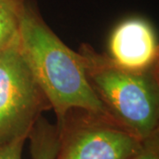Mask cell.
I'll return each instance as SVG.
<instances>
[{
  "instance_id": "1",
  "label": "cell",
  "mask_w": 159,
  "mask_h": 159,
  "mask_svg": "<svg viewBox=\"0 0 159 159\" xmlns=\"http://www.w3.org/2000/svg\"><path fill=\"white\" fill-rule=\"evenodd\" d=\"M18 45L57 122L73 109L109 116L89 83L81 56L54 33L32 0L23 13Z\"/></svg>"
},
{
  "instance_id": "2",
  "label": "cell",
  "mask_w": 159,
  "mask_h": 159,
  "mask_svg": "<svg viewBox=\"0 0 159 159\" xmlns=\"http://www.w3.org/2000/svg\"><path fill=\"white\" fill-rule=\"evenodd\" d=\"M78 52L91 89L109 117L142 141L158 132L159 66L125 69L88 43Z\"/></svg>"
},
{
  "instance_id": "3",
  "label": "cell",
  "mask_w": 159,
  "mask_h": 159,
  "mask_svg": "<svg viewBox=\"0 0 159 159\" xmlns=\"http://www.w3.org/2000/svg\"><path fill=\"white\" fill-rule=\"evenodd\" d=\"M56 125L54 159H128L142 144L109 116L83 109L69 111Z\"/></svg>"
},
{
  "instance_id": "4",
  "label": "cell",
  "mask_w": 159,
  "mask_h": 159,
  "mask_svg": "<svg viewBox=\"0 0 159 159\" xmlns=\"http://www.w3.org/2000/svg\"><path fill=\"white\" fill-rule=\"evenodd\" d=\"M51 103L28 66L18 40L0 53V143L28 139Z\"/></svg>"
},
{
  "instance_id": "5",
  "label": "cell",
  "mask_w": 159,
  "mask_h": 159,
  "mask_svg": "<svg viewBox=\"0 0 159 159\" xmlns=\"http://www.w3.org/2000/svg\"><path fill=\"white\" fill-rule=\"evenodd\" d=\"M107 55L116 65L128 70L159 66L158 41L152 25L142 18L119 23L111 34Z\"/></svg>"
},
{
  "instance_id": "6",
  "label": "cell",
  "mask_w": 159,
  "mask_h": 159,
  "mask_svg": "<svg viewBox=\"0 0 159 159\" xmlns=\"http://www.w3.org/2000/svg\"><path fill=\"white\" fill-rule=\"evenodd\" d=\"M32 159H54L58 145L57 125L41 116L29 133Z\"/></svg>"
},
{
  "instance_id": "7",
  "label": "cell",
  "mask_w": 159,
  "mask_h": 159,
  "mask_svg": "<svg viewBox=\"0 0 159 159\" xmlns=\"http://www.w3.org/2000/svg\"><path fill=\"white\" fill-rule=\"evenodd\" d=\"M30 0H0V51L18 40L23 13Z\"/></svg>"
},
{
  "instance_id": "8",
  "label": "cell",
  "mask_w": 159,
  "mask_h": 159,
  "mask_svg": "<svg viewBox=\"0 0 159 159\" xmlns=\"http://www.w3.org/2000/svg\"><path fill=\"white\" fill-rule=\"evenodd\" d=\"M128 159H159V131L143 140L140 149Z\"/></svg>"
},
{
  "instance_id": "9",
  "label": "cell",
  "mask_w": 159,
  "mask_h": 159,
  "mask_svg": "<svg viewBox=\"0 0 159 159\" xmlns=\"http://www.w3.org/2000/svg\"><path fill=\"white\" fill-rule=\"evenodd\" d=\"M27 139L20 138L0 143V159H21L24 143Z\"/></svg>"
},
{
  "instance_id": "10",
  "label": "cell",
  "mask_w": 159,
  "mask_h": 159,
  "mask_svg": "<svg viewBox=\"0 0 159 159\" xmlns=\"http://www.w3.org/2000/svg\"><path fill=\"white\" fill-rule=\"evenodd\" d=\"M1 51H0V53H1Z\"/></svg>"
}]
</instances>
